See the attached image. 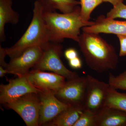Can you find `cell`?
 <instances>
[{"instance_id":"obj_11","label":"cell","mask_w":126,"mask_h":126,"mask_svg":"<svg viewBox=\"0 0 126 126\" xmlns=\"http://www.w3.org/2000/svg\"><path fill=\"white\" fill-rule=\"evenodd\" d=\"M31 85L40 90H49L52 92L58 90L65 84L66 79L55 73H48L33 69L26 75Z\"/></svg>"},{"instance_id":"obj_26","label":"cell","mask_w":126,"mask_h":126,"mask_svg":"<svg viewBox=\"0 0 126 126\" xmlns=\"http://www.w3.org/2000/svg\"><path fill=\"white\" fill-rule=\"evenodd\" d=\"M103 2H110L114 7L120 2H123V0H103Z\"/></svg>"},{"instance_id":"obj_4","label":"cell","mask_w":126,"mask_h":126,"mask_svg":"<svg viewBox=\"0 0 126 126\" xmlns=\"http://www.w3.org/2000/svg\"><path fill=\"white\" fill-rule=\"evenodd\" d=\"M63 47L60 43L50 42L44 50L42 58L33 69L50 71L64 77L67 80L79 76L76 72L69 70L61 61Z\"/></svg>"},{"instance_id":"obj_5","label":"cell","mask_w":126,"mask_h":126,"mask_svg":"<svg viewBox=\"0 0 126 126\" xmlns=\"http://www.w3.org/2000/svg\"><path fill=\"white\" fill-rule=\"evenodd\" d=\"M3 105L17 113L26 126H39L40 101L38 93L27 94Z\"/></svg>"},{"instance_id":"obj_1","label":"cell","mask_w":126,"mask_h":126,"mask_svg":"<svg viewBox=\"0 0 126 126\" xmlns=\"http://www.w3.org/2000/svg\"><path fill=\"white\" fill-rule=\"evenodd\" d=\"M78 43L86 63L92 70L101 73L116 68L118 58L115 48L99 34L83 32Z\"/></svg>"},{"instance_id":"obj_2","label":"cell","mask_w":126,"mask_h":126,"mask_svg":"<svg viewBox=\"0 0 126 126\" xmlns=\"http://www.w3.org/2000/svg\"><path fill=\"white\" fill-rule=\"evenodd\" d=\"M43 16L50 42L52 43H61L66 38L78 43L80 29L94 23V21L83 20L81 15V7L79 6L73 11L66 14L44 11Z\"/></svg>"},{"instance_id":"obj_9","label":"cell","mask_w":126,"mask_h":126,"mask_svg":"<svg viewBox=\"0 0 126 126\" xmlns=\"http://www.w3.org/2000/svg\"><path fill=\"white\" fill-rule=\"evenodd\" d=\"M8 80L6 84L0 85V102L4 104L14 101L30 93H38L40 90L31 84L26 76Z\"/></svg>"},{"instance_id":"obj_22","label":"cell","mask_w":126,"mask_h":126,"mask_svg":"<svg viewBox=\"0 0 126 126\" xmlns=\"http://www.w3.org/2000/svg\"><path fill=\"white\" fill-rule=\"evenodd\" d=\"M120 44V49L119 55L121 57L126 55V35H117Z\"/></svg>"},{"instance_id":"obj_14","label":"cell","mask_w":126,"mask_h":126,"mask_svg":"<svg viewBox=\"0 0 126 126\" xmlns=\"http://www.w3.org/2000/svg\"><path fill=\"white\" fill-rule=\"evenodd\" d=\"M12 0H0V41L3 43L6 39L5 33L6 24L16 25L19 20L18 12L13 10Z\"/></svg>"},{"instance_id":"obj_6","label":"cell","mask_w":126,"mask_h":126,"mask_svg":"<svg viewBox=\"0 0 126 126\" xmlns=\"http://www.w3.org/2000/svg\"><path fill=\"white\" fill-rule=\"evenodd\" d=\"M87 84V77L79 76L67 80L58 90L53 92L58 99L68 106L83 108Z\"/></svg>"},{"instance_id":"obj_15","label":"cell","mask_w":126,"mask_h":126,"mask_svg":"<svg viewBox=\"0 0 126 126\" xmlns=\"http://www.w3.org/2000/svg\"><path fill=\"white\" fill-rule=\"evenodd\" d=\"M83 111V107L69 106L44 126H73Z\"/></svg>"},{"instance_id":"obj_23","label":"cell","mask_w":126,"mask_h":126,"mask_svg":"<svg viewBox=\"0 0 126 126\" xmlns=\"http://www.w3.org/2000/svg\"><path fill=\"white\" fill-rule=\"evenodd\" d=\"M7 55L6 48H2L0 46V66H2L5 68H7L8 63L5 61V58Z\"/></svg>"},{"instance_id":"obj_3","label":"cell","mask_w":126,"mask_h":126,"mask_svg":"<svg viewBox=\"0 0 126 126\" xmlns=\"http://www.w3.org/2000/svg\"><path fill=\"white\" fill-rule=\"evenodd\" d=\"M43 12V6L36 0L34 2L33 17L27 29L15 45L6 48L7 55L10 59L19 56L30 47L39 46L44 50L48 47L50 42Z\"/></svg>"},{"instance_id":"obj_8","label":"cell","mask_w":126,"mask_h":126,"mask_svg":"<svg viewBox=\"0 0 126 126\" xmlns=\"http://www.w3.org/2000/svg\"><path fill=\"white\" fill-rule=\"evenodd\" d=\"M44 50L38 46L30 47L17 57L11 59L6 69L10 73L20 77L26 75L42 58Z\"/></svg>"},{"instance_id":"obj_16","label":"cell","mask_w":126,"mask_h":126,"mask_svg":"<svg viewBox=\"0 0 126 126\" xmlns=\"http://www.w3.org/2000/svg\"><path fill=\"white\" fill-rule=\"evenodd\" d=\"M43 6L44 11H54L56 10L63 13L73 11L80 5V1L76 0H37Z\"/></svg>"},{"instance_id":"obj_10","label":"cell","mask_w":126,"mask_h":126,"mask_svg":"<svg viewBox=\"0 0 126 126\" xmlns=\"http://www.w3.org/2000/svg\"><path fill=\"white\" fill-rule=\"evenodd\" d=\"M40 101L39 126H44L69 106L59 100L50 90L39 92Z\"/></svg>"},{"instance_id":"obj_21","label":"cell","mask_w":126,"mask_h":126,"mask_svg":"<svg viewBox=\"0 0 126 126\" xmlns=\"http://www.w3.org/2000/svg\"><path fill=\"white\" fill-rule=\"evenodd\" d=\"M107 17L112 19L116 18L126 19V5L124 4L123 2H120L108 12Z\"/></svg>"},{"instance_id":"obj_13","label":"cell","mask_w":126,"mask_h":126,"mask_svg":"<svg viewBox=\"0 0 126 126\" xmlns=\"http://www.w3.org/2000/svg\"><path fill=\"white\" fill-rule=\"evenodd\" d=\"M96 126H126V112L105 106L96 115Z\"/></svg>"},{"instance_id":"obj_18","label":"cell","mask_w":126,"mask_h":126,"mask_svg":"<svg viewBox=\"0 0 126 126\" xmlns=\"http://www.w3.org/2000/svg\"><path fill=\"white\" fill-rule=\"evenodd\" d=\"M79 1L81 18L85 21H89L93 11L103 2V0H80Z\"/></svg>"},{"instance_id":"obj_27","label":"cell","mask_w":126,"mask_h":126,"mask_svg":"<svg viewBox=\"0 0 126 126\" xmlns=\"http://www.w3.org/2000/svg\"><path fill=\"white\" fill-rule=\"evenodd\" d=\"M7 73L10 74L9 70H7L6 68L0 66V77L2 78L4 77L5 75Z\"/></svg>"},{"instance_id":"obj_12","label":"cell","mask_w":126,"mask_h":126,"mask_svg":"<svg viewBox=\"0 0 126 126\" xmlns=\"http://www.w3.org/2000/svg\"><path fill=\"white\" fill-rule=\"evenodd\" d=\"M83 32L99 34L104 33L126 35V21H120L101 15L90 26L82 29Z\"/></svg>"},{"instance_id":"obj_25","label":"cell","mask_w":126,"mask_h":126,"mask_svg":"<svg viewBox=\"0 0 126 126\" xmlns=\"http://www.w3.org/2000/svg\"><path fill=\"white\" fill-rule=\"evenodd\" d=\"M64 55L65 58L68 61L78 56L77 50L73 48L66 50L64 52Z\"/></svg>"},{"instance_id":"obj_17","label":"cell","mask_w":126,"mask_h":126,"mask_svg":"<svg viewBox=\"0 0 126 126\" xmlns=\"http://www.w3.org/2000/svg\"><path fill=\"white\" fill-rule=\"evenodd\" d=\"M105 106L126 112V93L119 92L110 86Z\"/></svg>"},{"instance_id":"obj_24","label":"cell","mask_w":126,"mask_h":126,"mask_svg":"<svg viewBox=\"0 0 126 126\" xmlns=\"http://www.w3.org/2000/svg\"><path fill=\"white\" fill-rule=\"evenodd\" d=\"M69 64L70 67L74 69H79L82 67V62L78 56L69 60Z\"/></svg>"},{"instance_id":"obj_20","label":"cell","mask_w":126,"mask_h":126,"mask_svg":"<svg viewBox=\"0 0 126 126\" xmlns=\"http://www.w3.org/2000/svg\"><path fill=\"white\" fill-rule=\"evenodd\" d=\"M73 126H96V115L83 110Z\"/></svg>"},{"instance_id":"obj_7","label":"cell","mask_w":126,"mask_h":126,"mask_svg":"<svg viewBox=\"0 0 126 126\" xmlns=\"http://www.w3.org/2000/svg\"><path fill=\"white\" fill-rule=\"evenodd\" d=\"M86 77L87 84L83 110L96 115L105 107L110 86L90 75Z\"/></svg>"},{"instance_id":"obj_19","label":"cell","mask_w":126,"mask_h":126,"mask_svg":"<svg viewBox=\"0 0 126 126\" xmlns=\"http://www.w3.org/2000/svg\"><path fill=\"white\" fill-rule=\"evenodd\" d=\"M108 83L110 87L116 90H126V70L117 76L110 73Z\"/></svg>"}]
</instances>
